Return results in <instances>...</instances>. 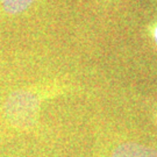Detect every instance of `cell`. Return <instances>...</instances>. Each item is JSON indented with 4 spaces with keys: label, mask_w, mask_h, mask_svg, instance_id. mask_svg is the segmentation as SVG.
<instances>
[{
    "label": "cell",
    "mask_w": 157,
    "mask_h": 157,
    "mask_svg": "<svg viewBox=\"0 0 157 157\" xmlns=\"http://www.w3.org/2000/svg\"><path fill=\"white\" fill-rule=\"evenodd\" d=\"M113 157H157V152L134 144H124L119 148Z\"/></svg>",
    "instance_id": "7a4b0ae2"
},
{
    "label": "cell",
    "mask_w": 157,
    "mask_h": 157,
    "mask_svg": "<svg viewBox=\"0 0 157 157\" xmlns=\"http://www.w3.org/2000/svg\"><path fill=\"white\" fill-rule=\"evenodd\" d=\"M155 37H156V42H157V28H156V30H155Z\"/></svg>",
    "instance_id": "277c9868"
},
{
    "label": "cell",
    "mask_w": 157,
    "mask_h": 157,
    "mask_svg": "<svg viewBox=\"0 0 157 157\" xmlns=\"http://www.w3.org/2000/svg\"><path fill=\"white\" fill-rule=\"evenodd\" d=\"M37 109V101L35 97L27 92H17L10 97L6 104L7 117L14 124H25L34 120Z\"/></svg>",
    "instance_id": "6da1fadb"
},
{
    "label": "cell",
    "mask_w": 157,
    "mask_h": 157,
    "mask_svg": "<svg viewBox=\"0 0 157 157\" xmlns=\"http://www.w3.org/2000/svg\"><path fill=\"white\" fill-rule=\"evenodd\" d=\"M33 2L34 0H0L4 11L10 14L21 13L25 10H27Z\"/></svg>",
    "instance_id": "3957f363"
}]
</instances>
